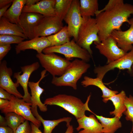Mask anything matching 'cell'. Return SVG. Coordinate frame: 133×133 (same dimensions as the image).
Masks as SVG:
<instances>
[{
	"label": "cell",
	"instance_id": "obj_21",
	"mask_svg": "<svg viewBox=\"0 0 133 133\" xmlns=\"http://www.w3.org/2000/svg\"><path fill=\"white\" fill-rule=\"evenodd\" d=\"M26 0H13L12 4L3 17L9 22L18 24Z\"/></svg>",
	"mask_w": 133,
	"mask_h": 133
},
{
	"label": "cell",
	"instance_id": "obj_13",
	"mask_svg": "<svg viewBox=\"0 0 133 133\" xmlns=\"http://www.w3.org/2000/svg\"><path fill=\"white\" fill-rule=\"evenodd\" d=\"M39 66L38 62H35L31 64L21 66V71L14 74V77L16 79V82L19 83L23 89L24 95L22 99L26 102L31 103V95L28 89L30 77L32 73L38 69Z\"/></svg>",
	"mask_w": 133,
	"mask_h": 133
},
{
	"label": "cell",
	"instance_id": "obj_33",
	"mask_svg": "<svg viewBox=\"0 0 133 133\" xmlns=\"http://www.w3.org/2000/svg\"><path fill=\"white\" fill-rule=\"evenodd\" d=\"M30 125L31 126L32 131L31 133H42L41 131L33 123L31 122ZM67 129L65 133H73V128L72 125L69 124L66 125Z\"/></svg>",
	"mask_w": 133,
	"mask_h": 133
},
{
	"label": "cell",
	"instance_id": "obj_12",
	"mask_svg": "<svg viewBox=\"0 0 133 133\" xmlns=\"http://www.w3.org/2000/svg\"><path fill=\"white\" fill-rule=\"evenodd\" d=\"M12 74V70L11 68L7 67L6 61L4 60L0 62V87L17 98H22L23 96L17 89L20 84L13 81L11 78Z\"/></svg>",
	"mask_w": 133,
	"mask_h": 133
},
{
	"label": "cell",
	"instance_id": "obj_36",
	"mask_svg": "<svg viewBox=\"0 0 133 133\" xmlns=\"http://www.w3.org/2000/svg\"><path fill=\"white\" fill-rule=\"evenodd\" d=\"M12 129L8 126H1L0 133H13Z\"/></svg>",
	"mask_w": 133,
	"mask_h": 133
},
{
	"label": "cell",
	"instance_id": "obj_31",
	"mask_svg": "<svg viewBox=\"0 0 133 133\" xmlns=\"http://www.w3.org/2000/svg\"><path fill=\"white\" fill-rule=\"evenodd\" d=\"M124 104L126 110L123 114L125 116L126 120L132 122L133 125V96L131 95L129 97L126 96Z\"/></svg>",
	"mask_w": 133,
	"mask_h": 133
},
{
	"label": "cell",
	"instance_id": "obj_20",
	"mask_svg": "<svg viewBox=\"0 0 133 133\" xmlns=\"http://www.w3.org/2000/svg\"><path fill=\"white\" fill-rule=\"evenodd\" d=\"M126 96L125 92L122 90L119 93L115 94L108 98L102 100L104 103H107L109 100L112 102L114 106L115 109L113 111L110 112V115L120 119L126 110L124 104V101Z\"/></svg>",
	"mask_w": 133,
	"mask_h": 133
},
{
	"label": "cell",
	"instance_id": "obj_40",
	"mask_svg": "<svg viewBox=\"0 0 133 133\" xmlns=\"http://www.w3.org/2000/svg\"><path fill=\"white\" fill-rule=\"evenodd\" d=\"M39 0H26L25 5L30 6L33 5L39 2Z\"/></svg>",
	"mask_w": 133,
	"mask_h": 133
},
{
	"label": "cell",
	"instance_id": "obj_26",
	"mask_svg": "<svg viewBox=\"0 0 133 133\" xmlns=\"http://www.w3.org/2000/svg\"><path fill=\"white\" fill-rule=\"evenodd\" d=\"M80 11L83 17L94 16L99 10L97 0H80Z\"/></svg>",
	"mask_w": 133,
	"mask_h": 133
},
{
	"label": "cell",
	"instance_id": "obj_3",
	"mask_svg": "<svg viewBox=\"0 0 133 133\" xmlns=\"http://www.w3.org/2000/svg\"><path fill=\"white\" fill-rule=\"evenodd\" d=\"M90 67V65L87 62L76 59L71 62L67 70L62 75L58 77L53 76L51 83L56 86H70L76 90L78 81Z\"/></svg>",
	"mask_w": 133,
	"mask_h": 133
},
{
	"label": "cell",
	"instance_id": "obj_42",
	"mask_svg": "<svg viewBox=\"0 0 133 133\" xmlns=\"http://www.w3.org/2000/svg\"><path fill=\"white\" fill-rule=\"evenodd\" d=\"M133 77V65L131 67V72L129 73Z\"/></svg>",
	"mask_w": 133,
	"mask_h": 133
},
{
	"label": "cell",
	"instance_id": "obj_30",
	"mask_svg": "<svg viewBox=\"0 0 133 133\" xmlns=\"http://www.w3.org/2000/svg\"><path fill=\"white\" fill-rule=\"evenodd\" d=\"M26 39L15 35L5 34L0 35V45H9L12 44H18Z\"/></svg>",
	"mask_w": 133,
	"mask_h": 133
},
{
	"label": "cell",
	"instance_id": "obj_39",
	"mask_svg": "<svg viewBox=\"0 0 133 133\" xmlns=\"http://www.w3.org/2000/svg\"><path fill=\"white\" fill-rule=\"evenodd\" d=\"M13 0H0V8L4 7L11 3H12Z\"/></svg>",
	"mask_w": 133,
	"mask_h": 133
},
{
	"label": "cell",
	"instance_id": "obj_16",
	"mask_svg": "<svg viewBox=\"0 0 133 133\" xmlns=\"http://www.w3.org/2000/svg\"><path fill=\"white\" fill-rule=\"evenodd\" d=\"M50 42L47 37H35L29 40L23 41L16 46V54L28 49H33L38 53H42L45 49L51 46Z\"/></svg>",
	"mask_w": 133,
	"mask_h": 133
},
{
	"label": "cell",
	"instance_id": "obj_8",
	"mask_svg": "<svg viewBox=\"0 0 133 133\" xmlns=\"http://www.w3.org/2000/svg\"><path fill=\"white\" fill-rule=\"evenodd\" d=\"M133 65V47L130 51L123 56L103 66H96L94 69L97 77L103 79L106 74L108 71L115 68L119 69H127L129 73L131 70Z\"/></svg>",
	"mask_w": 133,
	"mask_h": 133
},
{
	"label": "cell",
	"instance_id": "obj_37",
	"mask_svg": "<svg viewBox=\"0 0 133 133\" xmlns=\"http://www.w3.org/2000/svg\"><path fill=\"white\" fill-rule=\"evenodd\" d=\"M10 101L0 98V109L1 110L6 107L8 105Z\"/></svg>",
	"mask_w": 133,
	"mask_h": 133
},
{
	"label": "cell",
	"instance_id": "obj_11",
	"mask_svg": "<svg viewBox=\"0 0 133 133\" xmlns=\"http://www.w3.org/2000/svg\"><path fill=\"white\" fill-rule=\"evenodd\" d=\"M95 45L100 53L107 58V64L117 60L127 53L118 47L117 43L111 36Z\"/></svg>",
	"mask_w": 133,
	"mask_h": 133
},
{
	"label": "cell",
	"instance_id": "obj_25",
	"mask_svg": "<svg viewBox=\"0 0 133 133\" xmlns=\"http://www.w3.org/2000/svg\"><path fill=\"white\" fill-rule=\"evenodd\" d=\"M102 127L103 133H115L122 127V123L120 118L114 116L109 118L101 116L95 115Z\"/></svg>",
	"mask_w": 133,
	"mask_h": 133
},
{
	"label": "cell",
	"instance_id": "obj_22",
	"mask_svg": "<svg viewBox=\"0 0 133 133\" xmlns=\"http://www.w3.org/2000/svg\"><path fill=\"white\" fill-rule=\"evenodd\" d=\"M31 110L33 116L42 124L44 127L43 133H51L55 127L63 122H66V125L70 124L72 119L71 117H65L56 120H45L38 114L37 106H31Z\"/></svg>",
	"mask_w": 133,
	"mask_h": 133
},
{
	"label": "cell",
	"instance_id": "obj_32",
	"mask_svg": "<svg viewBox=\"0 0 133 133\" xmlns=\"http://www.w3.org/2000/svg\"><path fill=\"white\" fill-rule=\"evenodd\" d=\"M32 129L28 121L26 120L13 132V133H31Z\"/></svg>",
	"mask_w": 133,
	"mask_h": 133
},
{
	"label": "cell",
	"instance_id": "obj_27",
	"mask_svg": "<svg viewBox=\"0 0 133 133\" xmlns=\"http://www.w3.org/2000/svg\"><path fill=\"white\" fill-rule=\"evenodd\" d=\"M50 42L51 46H59L69 42L70 37L67 26H65L56 33L47 37Z\"/></svg>",
	"mask_w": 133,
	"mask_h": 133
},
{
	"label": "cell",
	"instance_id": "obj_15",
	"mask_svg": "<svg viewBox=\"0 0 133 133\" xmlns=\"http://www.w3.org/2000/svg\"><path fill=\"white\" fill-rule=\"evenodd\" d=\"M130 27L124 31L113 30L111 35L117 43L118 47L127 53L133 47V17L129 19Z\"/></svg>",
	"mask_w": 133,
	"mask_h": 133
},
{
	"label": "cell",
	"instance_id": "obj_6",
	"mask_svg": "<svg viewBox=\"0 0 133 133\" xmlns=\"http://www.w3.org/2000/svg\"><path fill=\"white\" fill-rule=\"evenodd\" d=\"M42 52L45 54L59 53L63 55L69 61L75 58L80 59L87 62L90 61L92 57L86 50L79 46L73 39L61 45L48 47Z\"/></svg>",
	"mask_w": 133,
	"mask_h": 133
},
{
	"label": "cell",
	"instance_id": "obj_18",
	"mask_svg": "<svg viewBox=\"0 0 133 133\" xmlns=\"http://www.w3.org/2000/svg\"><path fill=\"white\" fill-rule=\"evenodd\" d=\"M78 124L76 130L78 133H103L102 127L94 115L89 116L85 115L77 120Z\"/></svg>",
	"mask_w": 133,
	"mask_h": 133
},
{
	"label": "cell",
	"instance_id": "obj_14",
	"mask_svg": "<svg viewBox=\"0 0 133 133\" xmlns=\"http://www.w3.org/2000/svg\"><path fill=\"white\" fill-rule=\"evenodd\" d=\"M44 16L37 13L22 12L17 24L22 29L26 37L30 40L35 37L34 28Z\"/></svg>",
	"mask_w": 133,
	"mask_h": 133
},
{
	"label": "cell",
	"instance_id": "obj_5",
	"mask_svg": "<svg viewBox=\"0 0 133 133\" xmlns=\"http://www.w3.org/2000/svg\"><path fill=\"white\" fill-rule=\"evenodd\" d=\"M36 57L42 66L53 76H61L65 72L71 62L54 53L37 54Z\"/></svg>",
	"mask_w": 133,
	"mask_h": 133
},
{
	"label": "cell",
	"instance_id": "obj_1",
	"mask_svg": "<svg viewBox=\"0 0 133 133\" xmlns=\"http://www.w3.org/2000/svg\"><path fill=\"white\" fill-rule=\"evenodd\" d=\"M96 16L99 29L98 35L101 41L111 35L114 30H121L123 23L129 25L128 18L133 14V5L125 3L123 0H109L105 7L99 10Z\"/></svg>",
	"mask_w": 133,
	"mask_h": 133
},
{
	"label": "cell",
	"instance_id": "obj_23",
	"mask_svg": "<svg viewBox=\"0 0 133 133\" xmlns=\"http://www.w3.org/2000/svg\"><path fill=\"white\" fill-rule=\"evenodd\" d=\"M81 83V85L85 87L90 85H94L100 88L102 93V96L103 98L102 100L108 98L118 93L117 91L111 90L107 87L103 83L102 80L98 77L93 78L87 76H85Z\"/></svg>",
	"mask_w": 133,
	"mask_h": 133
},
{
	"label": "cell",
	"instance_id": "obj_41",
	"mask_svg": "<svg viewBox=\"0 0 133 133\" xmlns=\"http://www.w3.org/2000/svg\"><path fill=\"white\" fill-rule=\"evenodd\" d=\"M0 125L1 126H7L6 120L1 115H0Z\"/></svg>",
	"mask_w": 133,
	"mask_h": 133
},
{
	"label": "cell",
	"instance_id": "obj_10",
	"mask_svg": "<svg viewBox=\"0 0 133 133\" xmlns=\"http://www.w3.org/2000/svg\"><path fill=\"white\" fill-rule=\"evenodd\" d=\"M80 1L72 0L70 8L64 20L67 24L68 30L70 37L76 42L77 39L79 28L83 18L80 10Z\"/></svg>",
	"mask_w": 133,
	"mask_h": 133
},
{
	"label": "cell",
	"instance_id": "obj_7",
	"mask_svg": "<svg viewBox=\"0 0 133 133\" xmlns=\"http://www.w3.org/2000/svg\"><path fill=\"white\" fill-rule=\"evenodd\" d=\"M32 104L25 101L23 99L19 98L12 95L8 105L5 108L1 110L4 114L14 112L29 121L38 128L41 125V122L33 116L31 110Z\"/></svg>",
	"mask_w": 133,
	"mask_h": 133
},
{
	"label": "cell",
	"instance_id": "obj_2",
	"mask_svg": "<svg viewBox=\"0 0 133 133\" xmlns=\"http://www.w3.org/2000/svg\"><path fill=\"white\" fill-rule=\"evenodd\" d=\"M91 95L88 97L84 103L80 99L73 96L65 94H59L47 98L44 103L45 105H56L63 108L74 115L77 120L85 115V111L92 112L89 109L88 103Z\"/></svg>",
	"mask_w": 133,
	"mask_h": 133
},
{
	"label": "cell",
	"instance_id": "obj_28",
	"mask_svg": "<svg viewBox=\"0 0 133 133\" xmlns=\"http://www.w3.org/2000/svg\"><path fill=\"white\" fill-rule=\"evenodd\" d=\"M72 0H56L54 9L56 16L62 21L67 14Z\"/></svg>",
	"mask_w": 133,
	"mask_h": 133
},
{
	"label": "cell",
	"instance_id": "obj_38",
	"mask_svg": "<svg viewBox=\"0 0 133 133\" xmlns=\"http://www.w3.org/2000/svg\"><path fill=\"white\" fill-rule=\"evenodd\" d=\"M12 3H10L3 7L0 8V19L3 17L4 15L8 10V8L11 5Z\"/></svg>",
	"mask_w": 133,
	"mask_h": 133
},
{
	"label": "cell",
	"instance_id": "obj_24",
	"mask_svg": "<svg viewBox=\"0 0 133 133\" xmlns=\"http://www.w3.org/2000/svg\"><path fill=\"white\" fill-rule=\"evenodd\" d=\"M5 34L16 35L28 39L18 24L12 23L2 17L0 19V35Z\"/></svg>",
	"mask_w": 133,
	"mask_h": 133
},
{
	"label": "cell",
	"instance_id": "obj_35",
	"mask_svg": "<svg viewBox=\"0 0 133 133\" xmlns=\"http://www.w3.org/2000/svg\"><path fill=\"white\" fill-rule=\"evenodd\" d=\"M11 95L7 91L0 87V98L10 101Z\"/></svg>",
	"mask_w": 133,
	"mask_h": 133
},
{
	"label": "cell",
	"instance_id": "obj_34",
	"mask_svg": "<svg viewBox=\"0 0 133 133\" xmlns=\"http://www.w3.org/2000/svg\"><path fill=\"white\" fill-rule=\"evenodd\" d=\"M10 45H0V61L1 62L11 49Z\"/></svg>",
	"mask_w": 133,
	"mask_h": 133
},
{
	"label": "cell",
	"instance_id": "obj_4",
	"mask_svg": "<svg viewBox=\"0 0 133 133\" xmlns=\"http://www.w3.org/2000/svg\"><path fill=\"white\" fill-rule=\"evenodd\" d=\"M83 17V21L78 31L76 42L92 56L93 51L91 48V45L93 42L96 45L101 42L98 35L99 29L95 18Z\"/></svg>",
	"mask_w": 133,
	"mask_h": 133
},
{
	"label": "cell",
	"instance_id": "obj_19",
	"mask_svg": "<svg viewBox=\"0 0 133 133\" xmlns=\"http://www.w3.org/2000/svg\"><path fill=\"white\" fill-rule=\"evenodd\" d=\"M56 0H40L31 6L25 5L22 12H32L39 13L44 16H56L54 7Z\"/></svg>",
	"mask_w": 133,
	"mask_h": 133
},
{
	"label": "cell",
	"instance_id": "obj_9",
	"mask_svg": "<svg viewBox=\"0 0 133 133\" xmlns=\"http://www.w3.org/2000/svg\"><path fill=\"white\" fill-rule=\"evenodd\" d=\"M57 16H44L34 28L35 37H47L60 31L63 27Z\"/></svg>",
	"mask_w": 133,
	"mask_h": 133
},
{
	"label": "cell",
	"instance_id": "obj_17",
	"mask_svg": "<svg viewBox=\"0 0 133 133\" xmlns=\"http://www.w3.org/2000/svg\"><path fill=\"white\" fill-rule=\"evenodd\" d=\"M47 71L45 69L42 71L41 73V77L37 82H29L28 84L31 90V106H38L40 110L43 112L47 111L48 109L46 105L43 103L40 100L41 96L44 90L40 86L39 83L42 80L47 76L45 75Z\"/></svg>",
	"mask_w": 133,
	"mask_h": 133
},
{
	"label": "cell",
	"instance_id": "obj_29",
	"mask_svg": "<svg viewBox=\"0 0 133 133\" xmlns=\"http://www.w3.org/2000/svg\"><path fill=\"white\" fill-rule=\"evenodd\" d=\"M4 114L7 125L11 128L13 132L26 120L23 116L14 112Z\"/></svg>",
	"mask_w": 133,
	"mask_h": 133
},
{
	"label": "cell",
	"instance_id": "obj_43",
	"mask_svg": "<svg viewBox=\"0 0 133 133\" xmlns=\"http://www.w3.org/2000/svg\"></svg>",
	"mask_w": 133,
	"mask_h": 133
}]
</instances>
